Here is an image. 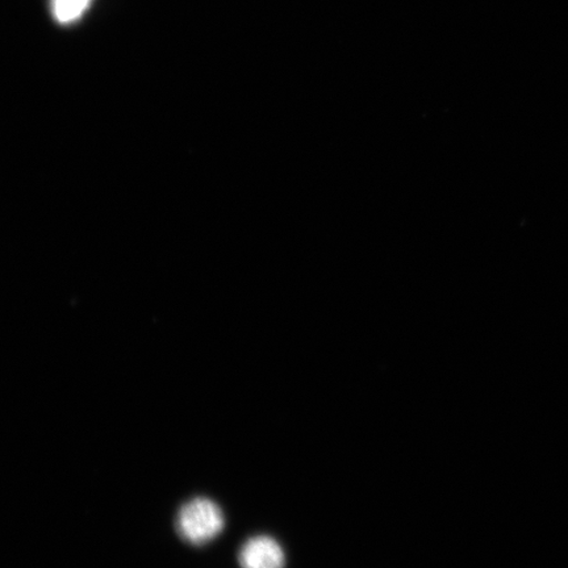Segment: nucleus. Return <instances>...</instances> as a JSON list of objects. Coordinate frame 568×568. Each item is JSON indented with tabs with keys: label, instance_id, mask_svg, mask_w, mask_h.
I'll return each mask as SVG.
<instances>
[{
	"label": "nucleus",
	"instance_id": "f03ea898",
	"mask_svg": "<svg viewBox=\"0 0 568 568\" xmlns=\"http://www.w3.org/2000/svg\"><path fill=\"white\" fill-rule=\"evenodd\" d=\"M237 558L241 568H284L286 565L281 544L264 535L248 538Z\"/></svg>",
	"mask_w": 568,
	"mask_h": 568
},
{
	"label": "nucleus",
	"instance_id": "f257e3e1",
	"mask_svg": "<svg viewBox=\"0 0 568 568\" xmlns=\"http://www.w3.org/2000/svg\"><path fill=\"white\" fill-rule=\"evenodd\" d=\"M224 514L209 497H194L184 503L175 518V529L184 542L207 545L224 529Z\"/></svg>",
	"mask_w": 568,
	"mask_h": 568
},
{
	"label": "nucleus",
	"instance_id": "7ed1b4c3",
	"mask_svg": "<svg viewBox=\"0 0 568 568\" xmlns=\"http://www.w3.org/2000/svg\"><path fill=\"white\" fill-rule=\"evenodd\" d=\"M92 0H51L52 16L57 23H75L89 10Z\"/></svg>",
	"mask_w": 568,
	"mask_h": 568
}]
</instances>
